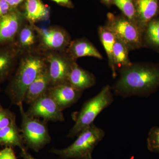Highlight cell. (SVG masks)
<instances>
[{"label":"cell","instance_id":"52a82bcc","mask_svg":"<svg viewBox=\"0 0 159 159\" xmlns=\"http://www.w3.org/2000/svg\"><path fill=\"white\" fill-rule=\"evenodd\" d=\"M30 105L29 110L26 113L30 116L41 118L46 122L64 121L62 111L60 109L48 92Z\"/></svg>","mask_w":159,"mask_h":159},{"label":"cell","instance_id":"7a4b0ae2","mask_svg":"<svg viewBox=\"0 0 159 159\" xmlns=\"http://www.w3.org/2000/svg\"><path fill=\"white\" fill-rule=\"evenodd\" d=\"M46 61L44 57L35 54L22 58L7 89L12 103L18 106L24 102L27 90L46 66Z\"/></svg>","mask_w":159,"mask_h":159},{"label":"cell","instance_id":"7402d4cb","mask_svg":"<svg viewBox=\"0 0 159 159\" xmlns=\"http://www.w3.org/2000/svg\"><path fill=\"white\" fill-rule=\"evenodd\" d=\"M159 50V18L151 20L143 32V42Z\"/></svg>","mask_w":159,"mask_h":159},{"label":"cell","instance_id":"cb8c5ba5","mask_svg":"<svg viewBox=\"0 0 159 159\" xmlns=\"http://www.w3.org/2000/svg\"><path fill=\"white\" fill-rule=\"evenodd\" d=\"M16 122L14 114L8 109L0 108V129Z\"/></svg>","mask_w":159,"mask_h":159},{"label":"cell","instance_id":"1f68e13d","mask_svg":"<svg viewBox=\"0 0 159 159\" xmlns=\"http://www.w3.org/2000/svg\"><path fill=\"white\" fill-rule=\"evenodd\" d=\"M82 159H93V158H92V155L86 157Z\"/></svg>","mask_w":159,"mask_h":159},{"label":"cell","instance_id":"5b68a950","mask_svg":"<svg viewBox=\"0 0 159 159\" xmlns=\"http://www.w3.org/2000/svg\"><path fill=\"white\" fill-rule=\"evenodd\" d=\"M18 106L21 116L20 133L26 148L39 152L51 142L46 121L30 116L24 110L23 103Z\"/></svg>","mask_w":159,"mask_h":159},{"label":"cell","instance_id":"44dd1931","mask_svg":"<svg viewBox=\"0 0 159 159\" xmlns=\"http://www.w3.org/2000/svg\"><path fill=\"white\" fill-rule=\"evenodd\" d=\"M129 50L124 43L116 38L114 44L113 58L114 66L118 71L123 67L130 65L132 63L129 57Z\"/></svg>","mask_w":159,"mask_h":159},{"label":"cell","instance_id":"9c48e42d","mask_svg":"<svg viewBox=\"0 0 159 159\" xmlns=\"http://www.w3.org/2000/svg\"><path fill=\"white\" fill-rule=\"evenodd\" d=\"M51 87L68 82V77L74 61L67 54L50 53L46 58Z\"/></svg>","mask_w":159,"mask_h":159},{"label":"cell","instance_id":"30bf717a","mask_svg":"<svg viewBox=\"0 0 159 159\" xmlns=\"http://www.w3.org/2000/svg\"><path fill=\"white\" fill-rule=\"evenodd\" d=\"M23 20L24 14L18 9L0 18V47L13 44Z\"/></svg>","mask_w":159,"mask_h":159},{"label":"cell","instance_id":"5bb4252c","mask_svg":"<svg viewBox=\"0 0 159 159\" xmlns=\"http://www.w3.org/2000/svg\"><path fill=\"white\" fill-rule=\"evenodd\" d=\"M51 87V80L48 66L40 73L27 90L24 102L30 104L46 93Z\"/></svg>","mask_w":159,"mask_h":159},{"label":"cell","instance_id":"4316f807","mask_svg":"<svg viewBox=\"0 0 159 159\" xmlns=\"http://www.w3.org/2000/svg\"><path fill=\"white\" fill-rule=\"evenodd\" d=\"M14 9L9 6L6 0H0V18L8 14Z\"/></svg>","mask_w":159,"mask_h":159},{"label":"cell","instance_id":"8992f818","mask_svg":"<svg viewBox=\"0 0 159 159\" xmlns=\"http://www.w3.org/2000/svg\"><path fill=\"white\" fill-rule=\"evenodd\" d=\"M106 26L115 36L127 46L129 51L143 46V33L139 26L124 15L115 16L109 13Z\"/></svg>","mask_w":159,"mask_h":159},{"label":"cell","instance_id":"f1b7e54d","mask_svg":"<svg viewBox=\"0 0 159 159\" xmlns=\"http://www.w3.org/2000/svg\"><path fill=\"white\" fill-rule=\"evenodd\" d=\"M6 1L12 9H18V7L22 3L25 2V0H6Z\"/></svg>","mask_w":159,"mask_h":159},{"label":"cell","instance_id":"2e32d148","mask_svg":"<svg viewBox=\"0 0 159 159\" xmlns=\"http://www.w3.org/2000/svg\"><path fill=\"white\" fill-rule=\"evenodd\" d=\"M19 52L13 44L0 47V84L10 76Z\"/></svg>","mask_w":159,"mask_h":159},{"label":"cell","instance_id":"603a6c76","mask_svg":"<svg viewBox=\"0 0 159 159\" xmlns=\"http://www.w3.org/2000/svg\"><path fill=\"white\" fill-rule=\"evenodd\" d=\"M113 3L120 9L124 16L138 25L134 0H114Z\"/></svg>","mask_w":159,"mask_h":159},{"label":"cell","instance_id":"ac0fdd59","mask_svg":"<svg viewBox=\"0 0 159 159\" xmlns=\"http://www.w3.org/2000/svg\"><path fill=\"white\" fill-rule=\"evenodd\" d=\"M0 145L18 147L21 150H27L16 122L0 129Z\"/></svg>","mask_w":159,"mask_h":159},{"label":"cell","instance_id":"277c9868","mask_svg":"<svg viewBox=\"0 0 159 159\" xmlns=\"http://www.w3.org/2000/svg\"><path fill=\"white\" fill-rule=\"evenodd\" d=\"M105 135L103 129L93 124L83 130L68 147L62 149L53 148L50 152L57 155L61 159H82L92 155L94 148Z\"/></svg>","mask_w":159,"mask_h":159},{"label":"cell","instance_id":"484cf974","mask_svg":"<svg viewBox=\"0 0 159 159\" xmlns=\"http://www.w3.org/2000/svg\"><path fill=\"white\" fill-rule=\"evenodd\" d=\"M0 159H17L13 148L6 147L0 151Z\"/></svg>","mask_w":159,"mask_h":159},{"label":"cell","instance_id":"3957f363","mask_svg":"<svg viewBox=\"0 0 159 159\" xmlns=\"http://www.w3.org/2000/svg\"><path fill=\"white\" fill-rule=\"evenodd\" d=\"M112 91L110 86L105 85L99 93L84 102L75 124L69 132L68 138L77 136L83 130L93 124L97 116L112 103L114 98Z\"/></svg>","mask_w":159,"mask_h":159},{"label":"cell","instance_id":"ba28073f","mask_svg":"<svg viewBox=\"0 0 159 159\" xmlns=\"http://www.w3.org/2000/svg\"><path fill=\"white\" fill-rule=\"evenodd\" d=\"M41 45L46 50L62 51L66 50L70 37L68 32L61 28H39L34 25Z\"/></svg>","mask_w":159,"mask_h":159},{"label":"cell","instance_id":"4fadbf2b","mask_svg":"<svg viewBox=\"0 0 159 159\" xmlns=\"http://www.w3.org/2000/svg\"><path fill=\"white\" fill-rule=\"evenodd\" d=\"M68 82L74 88L82 92L95 85L96 78L93 74L82 69L74 61L69 73Z\"/></svg>","mask_w":159,"mask_h":159},{"label":"cell","instance_id":"ffe728a7","mask_svg":"<svg viewBox=\"0 0 159 159\" xmlns=\"http://www.w3.org/2000/svg\"><path fill=\"white\" fill-rule=\"evenodd\" d=\"M36 32L34 25H22L13 43L18 51L32 48L36 42Z\"/></svg>","mask_w":159,"mask_h":159},{"label":"cell","instance_id":"d4e9b609","mask_svg":"<svg viewBox=\"0 0 159 159\" xmlns=\"http://www.w3.org/2000/svg\"><path fill=\"white\" fill-rule=\"evenodd\" d=\"M148 146L152 151L159 152V128L151 131L148 139Z\"/></svg>","mask_w":159,"mask_h":159},{"label":"cell","instance_id":"9a60e30c","mask_svg":"<svg viewBox=\"0 0 159 159\" xmlns=\"http://www.w3.org/2000/svg\"><path fill=\"white\" fill-rule=\"evenodd\" d=\"M137 25L142 33L158 11V0H134Z\"/></svg>","mask_w":159,"mask_h":159},{"label":"cell","instance_id":"6da1fadb","mask_svg":"<svg viewBox=\"0 0 159 159\" xmlns=\"http://www.w3.org/2000/svg\"><path fill=\"white\" fill-rule=\"evenodd\" d=\"M119 76L112 90L122 97L140 96L159 85V68L140 63H132L119 70Z\"/></svg>","mask_w":159,"mask_h":159},{"label":"cell","instance_id":"e0dca14e","mask_svg":"<svg viewBox=\"0 0 159 159\" xmlns=\"http://www.w3.org/2000/svg\"><path fill=\"white\" fill-rule=\"evenodd\" d=\"M24 16L30 25L49 19L50 11L41 0H25V2Z\"/></svg>","mask_w":159,"mask_h":159},{"label":"cell","instance_id":"8fae6325","mask_svg":"<svg viewBox=\"0 0 159 159\" xmlns=\"http://www.w3.org/2000/svg\"><path fill=\"white\" fill-rule=\"evenodd\" d=\"M48 93L61 111L76 103L82 94V92L74 88L68 82L51 87Z\"/></svg>","mask_w":159,"mask_h":159},{"label":"cell","instance_id":"83f0119b","mask_svg":"<svg viewBox=\"0 0 159 159\" xmlns=\"http://www.w3.org/2000/svg\"><path fill=\"white\" fill-rule=\"evenodd\" d=\"M55 2L60 6H65L68 8H73L74 7L73 3L70 0H51Z\"/></svg>","mask_w":159,"mask_h":159},{"label":"cell","instance_id":"f546056e","mask_svg":"<svg viewBox=\"0 0 159 159\" xmlns=\"http://www.w3.org/2000/svg\"><path fill=\"white\" fill-rule=\"evenodd\" d=\"M21 156L23 159H36L31 155L29 152H28L27 150H21Z\"/></svg>","mask_w":159,"mask_h":159},{"label":"cell","instance_id":"d6a6232c","mask_svg":"<svg viewBox=\"0 0 159 159\" xmlns=\"http://www.w3.org/2000/svg\"><path fill=\"white\" fill-rule=\"evenodd\" d=\"M1 107H2L1 106V104H0V108H1Z\"/></svg>","mask_w":159,"mask_h":159},{"label":"cell","instance_id":"d6986e66","mask_svg":"<svg viewBox=\"0 0 159 159\" xmlns=\"http://www.w3.org/2000/svg\"><path fill=\"white\" fill-rule=\"evenodd\" d=\"M98 34L101 43L104 48L108 59L109 66L112 72L113 77L117 76V72L114 66L113 52L116 37L110 29L106 26H99Z\"/></svg>","mask_w":159,"mask_h":159},{"label":"cell","instance_id":"4dcf8cb0","mask_svg":"<svg viewBox=\"0 0 159 159\" xmlns=\"http://www.w3.org/2000/svg\"><path fill=\"white\" fill-rule=\"evenodd\" d=\"M103 2L107 4H110L111 3H113L114 0H102Z\"/></svg>","mask_w":159,"mask_h":159},{"label":"cell","instance_id":"7c38bea8","mask_svg":"<svg viewBox=\"0 0 159 159\" xmlns=\"http://www.w3.org/2000/svg\"><path fill=\"white\" fill-rule=\"evenodd\" d=\"M66 54L74 61L79 57H93L99 59L103 58L97 48L88 40L80 39L71 41L66 50Z\"/></svg>","mask_w":159,"mask_h":159}]
</instances>
